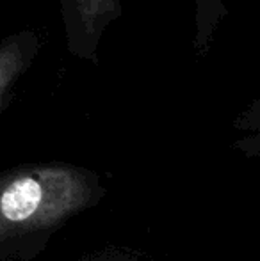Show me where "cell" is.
Returning a JSON list of instances; mask_svg holds the SVG:
<instances>
[{
	"label": "cell",
	"instance_id": "6da1fadb",
	"mask_svg": "<svg viewBox=\"0 0 260 261\" xmlns=\"http://www.w3.org/2000/svg\"><path fill=\"white\" fill-rule=\"evenodd\" d=\"M195 7L193 48L207 54L221 21L228 14L226 0H191ZM66 50L79 61L98 64L100 46L109 25L123 14V0H59Z\"/></svg>",
	"mask_w": 260,
	"mask_h": 261
},
{
	"label": "cell",
	"instance_id": "7a4b0ae2",
	"mask_svg": "<svg viewBox=\"0 0 260 261\" xmlns=\"http://www.w3.org/2000/svg\"><path fill=\"white\" fill-rule=\"evenodd\" d=\"M43 46L36 29H20L0 39V110L13 98Z\"/></svg>",
	"mask_w": 260,
	"mask_h": 261
},
{
	"label": "cell",
	"instance_id": "3957f363",
	"mask_svg": "<svg viewBox=\"0 0 260 261\" xmlns=\"http://www.w3.org/2000/svg\"><path fill=\"white\" fill-rule=\"evenodd\" d=\"M41 203V183L34 176H20L13 179L0 196V212L11 222H23L38 212Z\"/></svg>",
	"mask_w": 260,
	"mask_h": 261
}]
</instances>
